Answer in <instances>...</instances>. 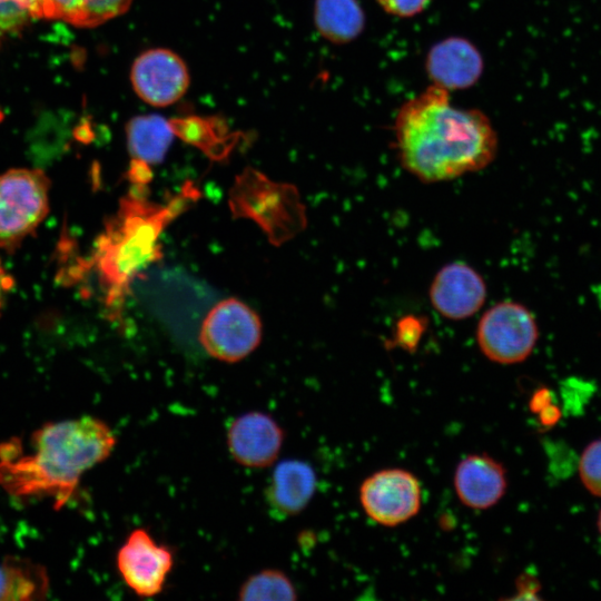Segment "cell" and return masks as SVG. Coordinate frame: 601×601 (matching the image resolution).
<instances>
[{"label": "cell", "mask_w": 601, "mask_h": 601, "mask_svg": "<svg viewBox=\"0 0 601 601\" xmlns=\"http://www.w3.org/2000/svg\"><path fill=\"white\" fill-rule=\"evenodd\" d=\"M420 319L406 317L397 326L395 343L406 351H414L423 333Z\"/></svg>", "instance_id": "cell-22"}, {"label": "cell", "mask_w": 601, "mask_h": 601, "mask_svg": "<svg viewBox=\"0 0 601 601\" xmlns=\"http://www.w3.org/2000/svg\"><path fill=\"white\" fill-rule=\"evenodd\" d=\"M546 401H548L546 391L544 390L539 391L531 401L532 411H541L542 408H544L548 405Z\"/></svg>", "instance_id": "cell-26"}, {"label": "cell", "mask_w": 601, "mask_h": 601, "mask_svg": "<svg viewBox=\"0 0 601 601\" xmlns=\"http://www.w3.org/2000/svg\"><path fill=\"white\" fill-rule=\"evenodd\" d=\"M50 180L39 169H10L0 175V248L13 250L49 211Z\"/></svg>", "instance_id": "cell-5"}, {"label": "cell", "mask_w": 601, "mask_h": 601, "mask_svg": "<svg viewBox=\"0 0 601 601\" xmlns=\"http://www.w3.org/2000/svg\"><path fill=\"white\" fill-rule=\"evenodd\" d=\"M47 589L48 579L41 565L13 556L0 564V601L41 599Z\"/></svg>", "instance_id": "cell-18"}, {"label": "cell", "mask_w": 601, "mask_h": 601, "mask_svg": "<svg viewBox=\"0 0 601 601\" xmlns=\"http://www.w3.org/2000/svg\"><path fill=\"white\" fill-rule=\"evenodd\" d=\"M30 441V455L0 453V485L13 496L55 497L58 505L69 500L80 476L105 461L117 443L109 425L92 416L47 423Z\"/></svg>", "instance_id": "cell-2"}, {"label": "cell", "mask_w": 601, "mask_h": 601, "mask_svg": "<svg viewBox=\"0 0 601 601\" xmlns=\"http://www.w3.org/2000/svg\"><path fill=\"white\" fill-rule=\"evenodd\" d=\"M483 69L481 52L463 37L437 41L425 58V70L432 85L449 91L472 87L481 78Z\"/></svg>", "instance_id": "cell-13"}, {"label": "cell", "mask_w": 601, "mask_h": 601, "mask_svg": "<svg viewBox=\"0 0 601 601\" xmlns=\"http://www.w3.org/2000/svg\"><path fill=\"white\" fill-rule=\"evenodd\" d=\"M401 165L424 183L479 171L497 152V135L479 109L453 106L450 91L431 85L406 100L394 120Z\"/></svg>", "instance_id": "cell-1"}, {"label": "cell", "mask_w": 601, "mask_h": 601, "mask_svg": "<svg viewBox=\"0 0 601 601\" xmlns=\"http://www.w3.org/2000/svg\"><path fill=\"white\" fill-rule=\"evenodd\" d=\"M260 336L262 326L255 312L244 303L228 298L207 314L199 341L214 358L234 363L252 353Z\"/></svg>", "instance_id": "cell-7"}, {"label": "cell", "mask_w": 601, "mask_h": 601, "mask_svg": "<svg viewBox=\"0 0 601 601\" xmlns=\"http://www.w3.org/2000/svg\"><path fill=\"white\" fill-rule=\"evenodd\" d=\"M314 21L323 38L343 45L359 37L366 18L358 0H315Z\"/></svg>", "instance_id": "cell-16"}, {"label": "cell", "mask_w": 601, "mask_h": 601, "mask_svg": "<svg viewBox=\"0 0 601 601\" xmlns=\"http://www.w3.org/2000/svg\"><path fill=\"white\" fill-rule=\"evenodd\" d=\"M508 486L504 466L487 454H471L456 466L454 487L460 501L472 509L495 505Z\"/></svg>", "instance_id": "cell-15"}, {"label": "cell", "mask_w": 601, "mask_h": 601, "mask_svg": "<svg viewBox=\"0 0 601 601\" xmlns=\"http://www.w3.org/2000/svg\"><path fill=\"white\" fill-rule=\"evenodd\" d=\"M175 563L173 550L158 543L142 528L130 532L117 553V569L125 583L139 597L159 594Z\"/></svg>", "instance_id": "cell-9"}, {"label": "cell", "mask_w": 601, "mask_h": 601, "mask_svg": "<svg viewBox=\"0 0 601 601\" xmlns=\"http://www.w3.org/2000/svg\"><path fill=\"white\" fill-rule=\"evenodd\" d=\"M128 149L136 161L160 162L175 135V129L161 116L144 115L132 118L126 128Z\"/></svg>", "instance_id": "cell-17"}, {"label": "cell", "mask_w": 601, "mask_h": 601, "mask_svg": "<svg viewBox=\"0 0 601 601\" xmlns=\"http://www.w3.org/2000/svg\"><path fill=\"white\" fill-rule=\"evenodd\" d=\"M30 12L13 0H0V31L18 28Z\"/></svg>", "instance_id": "cell-23"}, {"label": "cell", "mask_w": 601, "mask_h": 601, "mask_svg": "<svg viewBox=\"0 0 601 601\" xmlns=\"http://www.w3.org/2000/svg\"><path fill=\"white\" fill-rule=\"evenodd\" d=\"M431 0H377L381 8L388 14L400 18H411L421 13Z\"/></svg>", "instance_id": "cell-24"}, {"label": "cell", "mask_w": 601, "mask_h": 601, "mask_svg": "<svg viewBox=\"0 0 601 601\" xmlns=\"http://www.w3.org/2000/svg\"><path fill=\"white\" fill-rule=\"evenodd\" d=\"M598 529H599V532L601 534V511H600L599 516H598Z\"/></svg>", "instance_id": "cell-27"}, {"label": "cell", "mask_w": 601, "mask_h": 601, "mask_svg": "<svg viewBox=\"0 0 601 601\" xmlns=\"http://www.w3.org/2000/svg\"><path fill=\"white\" fill-rule=\"evenodd\" d=\"M130 79L137 96L154 107L175 104L189 86V73L183 59L164 48L139 55L131 67Z\"/></svg>", "instance_id": "cell-10"}, {"label": "cell", "mask_w": 601, "mask_h": 601, "mask_svg": "<svg viewBox=\"0 0 601 601\" xmlns=\"http://www.w3.org/2000/svg\"><path fill=\"white\" fill-rule=\"evenodd\" d=\"M316 485L315 471L307 462L297 459L279 462L265 490L268 512L277 520L297 515L311 502Z\"/></svg>", "instance_id": "cell-14"}, {"label": "cell", "mask_w": 601, "mask_h": 601, "mask_svg": "<svg viewBox=\"0 0 601 601\" xmlns=\"http://www.w3.org/2000/svg\"><path fill=\"white\" fill-rule=\"evenodd\" d=\"M539 331L531 312L515 302H501L487 309L476 328L482 353L499 364L524 361L533 351Z\"/></svg>", "instance_id": "cell-6"}, {"label": "cell", "mask_w": 601, "mask_h": 601, "mask_svg": "<svg viewBox=\"0 0 601 601\" xmlns=\"http://www.w3.org/2000/svg\"><path fill=\"white\" fill-rule=\"evenodd\" d=\"M580 479L587 490L601 496V440L590 443L579 463Z\"/></svg>", "instance_id": "cell-21"}, {"label": "cell", "mask_w": 601, "mask_h": 601, "mask_svg": "<svg viewBox=\"0 0 601 601\" xmlns=\"http://www.w3.org/2000/svg\"><path fill=\"white\" fill-rule=\"evenodd\" d=\"M12 285V279L7 275L0 260V309L2 307L4 294Z\"/></svg>", "instance_id": "cell-25"}, {"label": "cell", "mask_w": 601, "mask_h": 601, "mask_svg": "<svg viewBox=\"0 0 601 601\" xmlns=\"http://www.w3.org/2000/svg\"><path fill=\"white\" fill-rule=\"evenodd\" d=\"M189 199L186 193L166 207L136 196L122 201L117 218L99 238L96 252L98 269L109 288V303H116L134 276L160 257V233Z\"/></svg>", "instance_id": "cell-3"}, {"label": "cell", "mask_w": 601, "mask_h": 601, "mask_svg": "<svg viewBox=\"0 0 601 601\" xmlns=\"http://www.w3.org/2000/svg\"><path fill=\"white\" fill-rule=\"evenodd\" d=\"M297 590L290 578L278 569H264L249 575L238 589L240 601H294Z\"/></svg>", "instance_id": "cell-20"}, {"label": "cell", "mask_w": 601, "mask_h": 601, "mask_svg": "<svg viewBox=\"0 0 601 601\" xmlns=\"http://www.w3.org/2000/svg\"><path fill=\"white\" fill-rule=\"evenodd\" d=\"M359 501L373 521L385 526H396L417 514L422 489L413 473L387 469L364 480L359 487Z\"/></svg>", "instance_id": "cell-8"}, {"label": "cell", "mask_w": 601, "mask_h": 601, "mask_svg": "<svg viewBox=\"0 0 601 601\" xmlns=\"http://www.w3.org/2000/svg\"><path fill=\"white\" fill-rule=\"evenodd\" d=\"M486 298L482 276L465 263L442 267L430 287V299L435 311L450 319H465L474 315Z\"/></svg>", "instance_id": "cell-12"}, {"label": "cell", "mask_w": 601, "mask_h": 601, "mask_svg": "<svg viewBox=\"0 0 601 601\" xmlns=\"http://www.w3.org/2000/svg\"><path fill=\"white\" fill-rule=\"evenodd\" d=\"M231 459L248 469H265L277 460L284 430L268 413L250 411L231 421L226 433Z\"/></svg>", "instance_id": "cell-11"}, {"label": "cell", "mask_w": 601, "mask_h": 601, "mask_svg": "<svg viewBox=\"0 0 601 601\" xmlns=\"http://www.w3.org/2000/svg\"><path fill=\"white\" fill-rule=\"evenodd\" d=\"M130 0H41V16L81 26L102 22L121 13Z\"/></svg>", "instance_id": "cell-19"}, {"label": "cell", "mask_w": 601, "mask_h": 601, "mask_svg": "<svg viewBox=\"0 0 601 601\" xmlns=\"http://www.w3.org/2000/svg\"><path fill=\"white\" fill-rule=\"evenodd\" d=\"M234 217L254 220L274 245L289 240L306 226L305 208L293 185L276 183L247 168L230 189Z\"/></svg>", "instance_id": "cell-4"}]
</instances>
